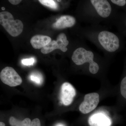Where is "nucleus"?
Here are the masks:
<instances>
[{"label": "nucleus", "instance_id": "nucleus-20", "mask_svg": "<svg viewBox=\"0 0 126 126\" xmlns=\"http://www.w3.org/2000/svg\"><path fill=\"white\" fill-rule=\"evenodd\" d=\"M9 2L13 5H17L19 4L21 1V0H9Z\"/></svg>", "mask_w": 126, "mask_h": 126}, {"label": "nucleus", "instance_id": "nucleus-16", "mask_svg": "<svg viewBox=\"0 0 126 126\" xmlns=\"http://www.w3.org/2000/svg\"><path fill=\"white\" fill-rule=\"evenodd\" d=\"M120 92L122 96L126 100V74H124L121 81Z\"/></svg>", "mask_w": 126, "mask_h": 126}, {"label": "nucleus", "instance_id": "nucleus-1", "mask_svg": "<svg viewBox=\"0 0 126 126\" xmlns=\"http://www.w3.org/2000/svg\"><path fill=\"white\" fill-rule=\"evenodd\" d=\"M81 35L96 46L108 58L115 55L125 48V38L119 32L110 31L101 25H90L83 28Z\"/></svg>", "mask_w": 126, "mask_h": 126}, {"label": "nucleus", "instance_id": "nucleus-13", "mask_svg": "<svg viewBox=\"0 0 126 126\" xmlns=\"http://www.w3.org/2000/svg\"><path fill=\"white\" fill-rule=\"evenodd\" d=\"M9 123L11 126H31V121L29 118H26L21 121L11 117L9 120Z\"/></svg>", "mask_w": 126, "mask_h": 126}, {"label": "nucleus", "instance_id": "nucleus-5", "mask_svg": "<svg viewBox=\"0 0 126 126\" xmlns=\"http://www.w3.org/2000/svg\"><path fill=\"white\" fill-rule=\"evenodd\" d=\"M69 43L66 34L61 33L58 35L56 40L51 41L47 45L41 49V51L42 53L47 54L54 50L59 49L64 53L68 50L67 47Z\"/></svg>", "mask_w": 126, "mask_h": 126}, {"label": "nucleus", "instance_id": "nucleus-22", "mask_svg": "<svg viewBox=\"0 0 126 126\" xmlns=\"http://www.w3.org/2000/svg\"><path fill=\"white\" fill-rule=\"evenodd\" d=\"M1 9H2V10H5V8L4 7H2V8H1Z\"/></svg>", "mask_w": 126, "mask_h": 126}, {"label": "nucleus", "instance_id": "nucleus-11", "mask_svg": "<svg viewBox=\"0 0 126 126\" xmlns=\"http://www.w3.org/2000/svg\"><path fill=\"white\" fill-rule=\"evenodd\" d=\"M111 24L115 25L118 32L126 38V12H118Z\"/></svg>", "mask_w": 126, "mask_h": 126}, {"label": "nucleus", "instance_id": "nucleus-12", "mask_svg": "<svg viewBox=\"0 0 126 126\" xmlns=\"http://www.w3.org/2000/svg\"><path fill=\"white\" fill-rule=\"evenodd\" d=\"M51 41V38L49 36L37 35L32 38L30 43L34 48L40 49L46 46Z\"/></svg>", "mask_w": 126, "mask_h": 126}, {"label": "nucleus", "instance_id": "nucleus-2", "mask_svg": "<svg viewBox=\"0 0 126 126\" xmlns=\"http://www.w3.org/2000/svg\"><path fill=\"white\" fill-rule=\"evenodd\" d=\"M118 12L109 0L82 1L79 7L80 19L90 25L111 24Z\"/></svg>", "mask_w": 126, "mask_h": 126}, {"label": "nucleus", "instance_id": "nucleus-4", "mask_svg": "<svg viewBox=\"0 0 126 126\" xmlns=\"http://www.w3.org/2000/svg\"><path fill=\"white\" fill-rule=\"evenodd\" d=\"M0 24L10 35L16 37L23 31L24 25L21 21L14 20L13 16L7 11L0 13Z\"/></svg>", "mask_w": 126, "mask_h": 126}, {"label": "nucleus", "instance_id": "nucleus-7", "mask_svg": "<svg viewBox=\"0 0 126 126\" xmlns=\"http://www.w3.org/2000/svg\"><path fill=\"white\" fill-rule=\"evenodd\" d=\"M99 101L98 94L95 93L88 94L84 96L83 101L80 104L79 109L82 113L87 114L96 108Z\"/></svg>", "mask_w": 126, "mask_h": 126}, {"label": "nucleus", "instance_id": "nucleus-21", "mask_svg": "<svg viewBox=\"0 0 126 126\" xmlns=\"http://www.w3.org/2000/svg\"><path fill=\"white\" fill-rule=\"evenodd\" d=\"M0 126H5V125L4 123L0 122Z\"/></svg>", "mask_w": 126, "mask_h": 126}, {"label": "nucleus", "instance_id": "nucleus-15", "mask_svg": "<svg viewBox=\"0 0 126 126\" xmlns=\"http://www.w3.org/2000/svg\"><path fill=\"white\" fill-rule=\"evenodd\" d=\"M39 1L42 4L51 9H58V5L54 0H39Z\"/></svg>", "mask_w": 126, "mask_h": 126}, {"label": "nucleus", "instance_id": "nucleus-8", "mask_svg": "<svg viewBox=\"0 0 126 126\" xmlns=\"http://www.w3.org/2000/svg\"><path fill=\"white\" fill-rule=\"evenodd\" d=\"M76 94L74 87L68 82L64 83L61 89L60 98L62 103L65 106L71 104Z\"/></svg>", "mask_w": 126, "mask_h": 126}, {"label": "nucleus", "instance_id": "nucleus-10", "mask_svg": "<svg viewBox=\"0 0 126 126\" xmlns=\"http://www.w3.org/2000/svg\"><path fill=\"white\" fill-rule=\"evenodd\" d=\"M90 126H111V119L105 114L97 113L91 115L88 119Z\"/></svg>", "mask_w": 126, "mask_h": 126}, {"label": "nucleus", "instance_id": "nucleus-6", "mask_svg": "<svg viewBox=\"0 0 126 126\" xmlns=\"http://www.w3.org/2000/svg\"><path fill=\"white\" fill-rule=\"evenodd\" d=\"M0 78L3 83L10 87L19 86L22 82L21 78L11 67H6L3 69L0 72Z\"/></svg>", "mask_w": 126, "mask_h": 126}, {"label": "nucleus", "instance_id": "nucleus-9", "mask_svg": "<svg viewBox=\"0 0 126 126\" xmlns=\"http://www.w3.org/2000/svg\"><path fill=\"white\" fill-rule=\"evenodd\" d=\"M77 23L76 18L70 15L61 16L53 24V27L57 29L61 30L74 27Z\"/></svg>", "mask_w": 126, "mask_h": 126}, {"label": "nucleus", "instance_id": "nucleus-23", "mask_svg": "<svg viewBox=\"0 0 126 126\" xmlns=\"http://www.w3.org/2000/svg\"><path fill=\"white\" fill-rule=\"evenodd\" d=\"M61 126V125H60V126Z\"/></svg>", "mask_w": 126, "mask_h": 126}, {"label": "nucleus", "instance_id": "nucleus-19", "mask_svg": "<svg viewBox=\"0 0 126 126\" xmlns=\"http://www.w3.org/2000/svg\"><path fill=\"white\" fill-rule=\"evenodd\" d=\"M31 126H41L40 121L38 118H35L31 122Z\"/></svg>", "mask_w": 126, "mask_h": 126}, {"label": "nucleus", "instance_id": "nucleus-3", "mask_svg": "<svg viewBox=\"0 0 126 126\" xmlns=\"http://www.w3.org/2000/svg\"><path fill=\"white\" fill-rule=\"evenodd\" d=\"M101 58L84 43L74 50L71 56L72 61L76 65L81 66L88 64L89 72L93 75L99 72L100 66L98 61Z\"/></svg>", "mask_w": 126, "mask_h": 126}, {"label": "nucleus", "instance_id": "nucleus-17", "mask_svg": "<svg viewBox=\"0 0 126 126\" xmlns=\"http://www.w3.org/2000/svg\"><path fill=\"white\" fill-rule=\"evenodd\" d=\"M30 79L32 81H33L37 84H40L43 82V78L40 74H33L30 76Z\"/></svg>", "mask_w": 126, "mask_h": 126}, {"label": "nucleus", "instance_id": "nucleus-18", "mask_svg": "<svg viewBox=\"0 0 126 126\" xmlns=\"http://www.w3.org/2000/svg\"><path fill=\"white\" fill-rule=\"evenodd\" d=\"M35 59L33 58L23 59L21 60V63L25 65H33L35 63Z\"/></svg>", "mask_w": 126, "mask_h": 126}, {"label": "nucleus", "instance_id": "nucleus-14", "mask_svg": "<svg viewBox=\"0 0 126 126\" xmlns=\"http://www.w3.org/2000/svg\"><path fill=\"white\" fill-rule=\"evenodd\" d=\"M117 10L120 9L126 12V0H109Z\"/></svg>", "mask_w": 126, "mask_h": 126}]
</instances>
